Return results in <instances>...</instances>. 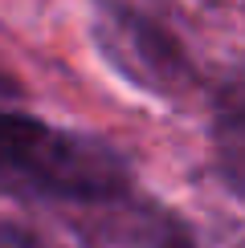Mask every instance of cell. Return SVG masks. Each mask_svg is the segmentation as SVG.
Wrapping results in <instances>:
<instances>
[{
    "label": "cell",
    "mask_w": 245,
    "mask_h": 248,
    "mask_svg": "<svg viewBox=\"0 0 245 248\" xmlns=\"http://www.w3.org/2000/svg\"><path fill=\"white\" fill-rule=\"evenodd\" d=\"M20 94H25V90H20V81L8 74L4 65H0V106H13V102H20Z\"/></svg>",
    "instance_id": "8992f818"
},
{
    "label": "cell",
    "mask_w": 245,
    "mask_h": 248,
    "mask_svg": "<svg viewBox=\"0 0 245 248\" xmlns=\"http://www.w3.org/2000/svg\"><path fill=\"white\" fill-rule=\"evenodd\" d=\"M82 212H86L78 224L82 248H204L196 228L180 212L139 191Z\"/></svg>",
    "instance_id": "3957f363"
},
{
    "label": "cell",
    "mask_w": 245,
    "mask_h": 248,
    "mask_svg": "<svg viewBox=\"0 0 245 248\" xmlns=\"http://www.w3.org/2000/svg\"><path fill=\"white\" fill-rule=\"evenodd\" d=\"M241 81H229L221 94V110L212 114V126L221 134L225 167H229V187L237 191V167H241Z\"/></svg>",
    "instance_id": "277c9868"
},
{
    "label": "cell",
    "mask_w": 245,
    "mask_h": 248,
    "mask_svg": "<svg viewBox=\"0 0 245 248\" xmlns=\"http://www.w3.org/2000/svg\"><path fill=\"white\" fill-rule=\"evenodd\" d=\"M0 248H45L29 228H20L13 220H0Z\"/></svg>",
    "instance_id": "5b68a950"
},
{
    "label": "cell",
    "mask_w": 245,
    "mask_h": 248,
    "mask_svg": "<svg viewBox=\"0 0 245 248\" xmlns=\"http://www.w3.org/2000/svg\"><path fill=\"white\" fill-rule=\"evenodd\" d=\"M98 41L106 61L119 69L131 86L147 90L156 98H176L188 94L200 81L188 49L168 25L156 16L135 13L127 4H102L98 13Z\"/></svg>",
    "instance_id": "7a4b0ae2"
},
{
    "label": "cell",
    "mask_w": 245,
    "mask_h": 248,
    "mask_svg": "<svg viewBox=\"0 0 245 248\" xmlns=\"http://www.w3.org/2000/svg\"><path fill=\"white\" fill-rule=\"evenodd\" d=\"M0 187L20 200L98 208L135 191V175L115 142L57 126L13 102L0 106Z\"/></svg>",
    "instance_id": "6da1fadb"
}]
</instances>
